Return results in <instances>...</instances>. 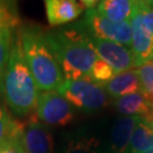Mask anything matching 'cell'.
<instances>
[{"label":"cell","instance_id":"cell-1","mask_svg":"<svg viewBox=\"0 0 153 153\" xmlns=\"http://www.w3.org/2000/svg\"><path fill=\"white\" fill-rule=\"evenodd\" d=\"M47 42L55 53L66 81L90 77L98 56L93 49L88 34L77 25L45 32Z\"/></svg>","mask_w":153,"mask_h":153},{"label":"cell","instance_id":"cell-2","mask_svg":"<svg viewBox=\"0 0 153 153\" xmlns=\"http://www.w3.org/2000/svg\"><path fill=\"white\" fill-rule=\"evenodd\" d=\"M1 88L8 107L17 115H28L36 110L39 88L24 59L18 31L11 43Z\"/></svg>","mask_w":153,"mask_h":153},{"label":"cell","instance_id":"cell-3","mask_svg":"<svg viewBox=\"0 0 153 153\" xmlns=\"http://www.w3.org/2000/svg\"><path fill=\"white\" fill-rule=\"evenodd\" d=\"M24 59L39 90L57 91L64 75L55 53L47 42L45 32L38 26L26 25L18 30Z\"/></svg>","mask_w":153,"mask_h":153},{"label":"cell","instance_id":"cell-4","mask_svg":"<svg viewBox=\"0 0 153 153\" xmlns=\"http://www.w3.org/2000/svg\"><path fill=\"white\" fill-rule=\"evenodd\" d=\"M57 91L77 109L95 111L108 104V97L103 86L93 82L90 77L75 81L65 79Z\"/></svg>","mask_w":153,"mask_h":153},{"label":"cell","instance_id":"cell-5","mask_svg":"<svg viewBox=\"0 0 153 153\" xmlns=\"http://www.w3.org/2000/svg\"><path fill=\"white\" fill-rule=\"evenodd\" d=\"M78 26L93 38L112 41L125 47H131V22L118 23L110 21L101 15L97 8L88 9Z\"/></svg>","mask_w":153,"mask_h":153},{"label":"cell","instance_id":"cell-6","mask_svg":"<svg viewBox=\"0 0 153 153\" xmlns=\"http://www.w3.org/2000/svg\"><path fill=\"white\" fill-rule=\"evenodd\" d=\"M35 111L38 119L50 126H67L75 118L71 104L58 91L40 93Z\"/></svg>","mask_w":153,"mask_h":153},{"label":"cell","instance_id":"cell-7","mask_svg":"<svg viewBox=\"0 0 153 153\" xmlns=\"http://www.w3.org/2000/svg\"><path fill=\"white\" fill-rule=\"evenodd\" d=\"M90 41L99 59L107 62L116 74L135 68L133 53L127 47L93 36H90Z\"/></svg>","mask_w":153,"mask_h":153},{"label":"cell","instance_id":"cell-8","mask_svg":"<svg viewBox=\"0 0 153 153\" xmlns=\"http://www.w3.org/2000/svg\"><path fill=\"white\" fill-rule=\"evenodd\" d=\"M21 142L24 153H53L52 135L36 116L23 125Z\"/></svg>","mask_w":153,"mask_h":153},{"label":"cell","instance_id":"cell-9","mask_svg":"<svg viewBox=\"0 0 153 153\" xmlns=\"http://www.w3.org/2000/svg\"><path fill=\"white\" fill-rule=\"evenodd\" d=\"M131 51L134 57L135 67L153 60V36L144 26L142 10L138 9L131 19Z\"/></svg>","mask_w":153,"mask_h":153},{"label":"cell","instance_id":"cell-10","mask_svg":"<svg viewBox=\"0 0 153 153\" xmlns=\"http://www.w3.org/2000/svg\"><path fill=\"white\" fill-rule=\"evenodd\" d=\"M50 26H59L75 21L84 10L77 0H43Z\"/></svg>","mask_w":153,"mask_h":153},{"label":"cell","instance_id":"cell-11","mask_svg":"<svg viewBox=\"0 0 153 153\" xmlns=\"http://www.w3.org/2000/svg\"><path fill=\"white\" fill-rule=\"evenodd\" d=\"M103 88L110 97L116 99L138 92L141 88V84L137 69L133 68L116 74L109 82L104 84Z\"/></svg>","mask_w":153,"mask_h":153},{"label":"cell","instance_id":"cell-12","mask_svg":"<svg viewBox=\"0 0 153 153\" xmlns=\"http://www.w3.org/2000/svg\"><path fill=\"white\" fill-rule=\"evenodd\" d=\"M140 8L133 0H102L97 10L114 22H131Z\"/></svg>","mask_w":153,"mask_h":153},{"label":"cell","instance_id":"cell-13","mask_svg":"<svg viewBox=\"0 0 153 153\" xmlns=\"http://www.w3.org/2000/svg\"><path fill=\"white\" fill-rule=\"evenodd\" d=\"M140 117L124 116L118 118L111 133V150L114 153H125Z\"/></svg>","mask_w":153,"mask_h":153},{"label":"cell","instance_id":"cell-14","mask_svg":"<svg viewBox=\"0 0 153 153\" xmlns=\"http://www.w3.org/2000/svg\"><path fill=\"white\" fill-rule=\"evenodd\" d=\"M116 109L125 116L144 118L151 111V105L141 92L124 95L116 100Z\"/></svg>","mask_w":153,"mask_h":153},{"label":"cell","instance_id":"cell-15","mask_svg":"<svg viewBox=\"0 0 153 153\" xmlns=\"http://www.w3.org/2000/svg\"><path fill=\"white\" fill-rule=\"evenodd\" d=\"M131 153H143L153 146V128L143 118L135 125L129 142Z\"/></svg>","mask_w":153,"mask_h":153},{"label":"cell","instance_id":"cell-16","mask_svg":"<svg viewBox=\"0 0 153 153\" xmlns=\"http://www.w3.org/2000/svg\"><path fill=\"white\" fill-rule=\"evenodd\" d=\"M141 88L140 91L153 108V60H150L137 68Z\"/></svg>","mask_w":153,"mask_h":153},{"label":"cell","instance_id":"cell-17","mask_svg":"<svg viewBox=\"0 0 153 153\" xmlns=\"http://www.w3.org/2000/svg\"><path fill=\"white\" fill-rule=\"evenodd\" d=\"M13 40H14V30L6 28L0 31V88H2V79L9 60Z\"/></svg>","mask_w":153,"mask_h":153},{"label":"cell","instance_id":"cell-18","mask_svg":"<svg viewBox=\"0 0 153 153\" xmlns=\"http://www.w3.org/2000/svg\"><path fill=\"white\" fill-rule=\"evenodd\" d=\"M99 145L97 137H81L68 143L64 153H99Z\"/></svg>","mask_w":153,"mask_h":153},{"label":"cell","instance_id":"cell-19","mask_svg":"<svg viewBox=\"0 0 153 153\" xmlns=\"http://www.w3.org/2000/svg\"><path fill=\"white\" fill-rule=\"evenodd\" d=\"M19 23V17L11 1H0V31L6 28L15 30Z\"/></svg>","mask_w":153,"mask_h":153},{"label":"cell","instance_id":"cell-20","mask_svg":"<svg viewBox=\"0 0 153 153\" xmlns=\"http://www.w3.org/2000/svg\"><path fill=\"white\" fill-rule=\"evenodd\" d=\"M116 75L115 71L110 67L107 62H104L101 59H98L95 61V64L93 66L91 74H90V78L93 82L100 85H104L109 82L110 79Z\"/></svg>","mask_w":153,"mask_h":153},{"label":"cell","instance_id":"cell-21","mask_svg":"<svg viewBox=\"0 0 153 153\" xmlns=\"http://www.w3.org/2000/svg\"><path fill=\"white\" fill-rule=\"evenodd\" d=\"M19 123L13 120L2 108H0V145L15 133Z\"/></svg>","mask_w":153,"mask_h":153},{"label":"cell","instance_id":"cell-22","mask_svg":"<svg viewBox=\"0 0 153 153\" xmlns=\"http://www.w3.org/2000/svg\"><path fill=\"white\" fill-rule=\"evenodd\" d=\"M142 19L144 26L148 28V31L153 36V9L142 10Z\"/></svg>","mask_w":153,"mask_h":153},{"label":"cell","instance_id":"cell-23","mask_svg":"<svg viewBox=\"0 0 153 153\" xmlns=\"http://www.w3.org/2000/svg\"><path fill=\"white\" fill-rule=\"evenodd\" d=\"M141 10L153 9V0H133Z\"/></svg>","mask_w":153,"mask_h":153},{"label":"cell","instance_id":"cell-24","mask_svg":"<svg viewBox=\"0 0 153 153\" xmlns=\"http://www.w3.org/2000/svg\"><path fill=\"white\" fill-rule=\"evenodd\" d=\"M81 4L84 7H86L88 9H93L95 6H98L102 0H79Z\"/></svg>","mask_w":153,"mask_h":153},{"label":"cell","instance_id":"cell-25","mask_svg":"<svg viewBox=\"0 0 153 153\" xmlns=\"http://www.w3.org/2000/svg\"><path fill=\"white\" fill-rule=\"evenodd\" d=\"M143 119L146 121L149 125H150L153 128V108L151 109V111L149 112L148 115H146L145 117H144V118H143Z\"/></svg>","mask_w":153,"mask_h":153},{"label":"cell","instance_id":"cell-26","mask_svg":"<svg viewBox=\"0 0 153 153\" xmlns=\"http://www.w3.org/2000/svg\"><path fill=\"white\" fill-rule=\"evenodd\" d=\"M143 153H153V146L151 149H149L148 151H145V152H143Z\"/></svg>","mask_w":153,"mask_h":153},{"label":"cell","instance_id":"cell-27","mask_svg":"<svg viewBox=\"0 0 153 153\" xmlns=\"http://www.w3.org/2000/svg\"><path fill=\"white\" fill-rule=\"evenodd\" d=\"M0 1H11V0H0Z\"/></svg>","mask_w":153,"mask_h":153},{"label":"cell","instance_id":"cell-28","mask_svg":"<svg viewBox=\"0 0 153 153\" xmlns=\"http://www.w3.org/2000/svg\"><path fill=\"white\" fill-rule=\"evenodd\" d=\"M0 151H1V149H0Z\"/></svg>","mask_w":153,"mask_h":153}]
</instances>
